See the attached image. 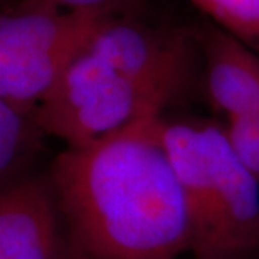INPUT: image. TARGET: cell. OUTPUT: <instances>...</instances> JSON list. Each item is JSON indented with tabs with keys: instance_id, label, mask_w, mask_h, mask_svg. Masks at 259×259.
<instances>
[{
	"instance_id": "6da1fadb",
	"label": "cell",
	"mask_w": 259,
	"mask_h": 259,
	"mask_svg": "<svg viewBox=\"0 0 259 259\" xmlns=\"http://www.w3.org/2000/svg\"><path fill=\"white\" fill-rule=\"evenodd\" d=\"M153 116L48 167L69 259H177L190 247L182 187Z\"/></svg>"
},
{
	"instance_id": "7a4b0ae2",
	"label": "cell",
	"mask_w": 259,
	"mask_h": 259,
	"mask_svg": "<svg viewBox=\"0 0 259 259\" xmlns=\"http://www.w3.org/2000/svg\"><path fill=\"white\" fill-rule=\"evenodd\" d=\"M162 138L182 187L194 259L259 257V180L224 126L162 120Z\"/></svg>"
},
{
	"instance_id": "3957f363",
	"label": "cell",
	"mask_w": 259,
	"mask_h": 259,
	"mask_svg": "<svg viewBox=\"0 0 259 259\" xmlns=\"http://www.w3.org/2000/svg\"><path fill=\"white\" fill-rule=\"evenodd\" d=\"M168 105L163 96L84 51L37 105V115L49 137L63 140L67 148H79L147 118L162 116Z\"/></svg>"
},
{
	"instance_id": "277c9868",
	"label": "cell",
	"mask_w": 259,
	"mask_h": 259,
	"mask_svg": "<svg viewBox=\"0 0 259 259\" xmlns=\"http://www.w3.org/2000/svg\"><path fill=\"white\" fill-rule=\"evenodd\" d=\"M111 15L25 0L0 17V100L37 106Z\"/></svg>"
},
{
	"instance_id": "5b68a950",
	"label": "cell",
	"mask_w": 259,
	"mask_h": 259,
	"mask_svg": "<svg viewBox=\"0 0 259 259\" xmlns=\"http://www.w3.org/2000/svg\"><path fill=\"white\" fill-rule=\"evenodd\" d=\"M86 51L168 103L187 81L189 61L182 39L113 15L96 30Z\"/></svg>"
},
{
	"instance_id": "8992f818",
	"label": "cell",
	"mask_w": 259,
	"mask_h": 259,
	"mask_svg": "<svg viewBox=\"0 0 259 259\" xmlns=\"http://www.w3.org/2000/svg\"><path fill=\"white\" fill-rule=\"evenodd\" d=\"M0 259H69L48 174L30 175L2 189Z\"/></svg>"
},
{
	"instance_id": "52a82bcc",
	"label": "cell",
	"mask_w": 259,
	"mask_h": 259,
	"mask_svg": "<svg viewBox=\"0 0 259 259\" xmlns=\"http://www.w3.org/2000/svg\"><path fill=\"white\" fill-rule=\"evenodd\" d=\"M205 86L215 110L226 118L259 106V58L234 34L215 30L205 39Z\"/></svg>"
},
{
	"instance_id": "ba28073f",
	"label": "cell",
	"mask_w": 259,
	"mask_h": 259,
	"mask_svg": "<svg viewBox=\"0 0 259 259\" xmlns=\"http://www.w3.org/2000/svg\"><path fill=\"white\" fill-rule=\"evenodd\" d=\"M46 133L37 106L0 100V184L2 189L35 175L32 165L44 147Z\"/></svg>"
},
{
	"instance_id": "9c48e42d",
	"label": "cell",
	"mask_w": 259,
	"mask_h": 259,
	"mask_svg": "<svg viewBox=\"0 0 259 259\" xmlns=\"http://www.w3.org/2000/svg\"><path fill=\"white\" fill-rule=\"evenodd\" d=\"M241 37L259 39V0H192Z\"/></svg>"
},
{
	"instance_id": "30bf717a",
	"label": "cell",
	"mask_w": 259,
	"mask_h": 259,
	"mask_svg": "<svg viewBox=\"0 0 259 259\" xmlns=\"http://www.w3.org/2000/svg\"><path fill=\"white\" fill-rule=\"evenodd\" d=\"M226 133L239 160L259 180V106L244 115L227 118Z\"/></svg>"
},
{
	"instance_id": "8fae6325",
	"label": "cell",
	"mask_w": 259,
	"mask_h": 259,
	"mask_svg": "<svg viewBox=\"0 0 259 259\" xmlns=\"http://www.w3.org/2000/svg\"><path fill=\"white\" fill-rule=\"evenodd\" d=\"M40 5L66 10V12H79V14H100L113 15L123 4L128 0H29Z\"/></svg>"
}]
</instances>
